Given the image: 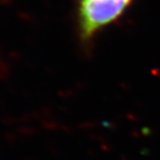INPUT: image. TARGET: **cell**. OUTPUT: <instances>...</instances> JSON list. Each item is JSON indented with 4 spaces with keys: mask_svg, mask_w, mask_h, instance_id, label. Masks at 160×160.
I'll list each match as a JSON object with an SVG mask.
<instances>
[{
    "mask_svg": "<svg viewBox=\"0 0 160 160\" xmlns=\"http://www.w3.org/2000/svg\"><path fill=\"white\" fill-rule=\"evenodd\" d=\"M131 0H81L79 30L83 41L91 40L99 30L123 14Z\"/></svg>",
    "mask_w": 160,
    "mask_h": 160,
    "instance_id": "1",
    "label": "cell"
}]
</instances>
